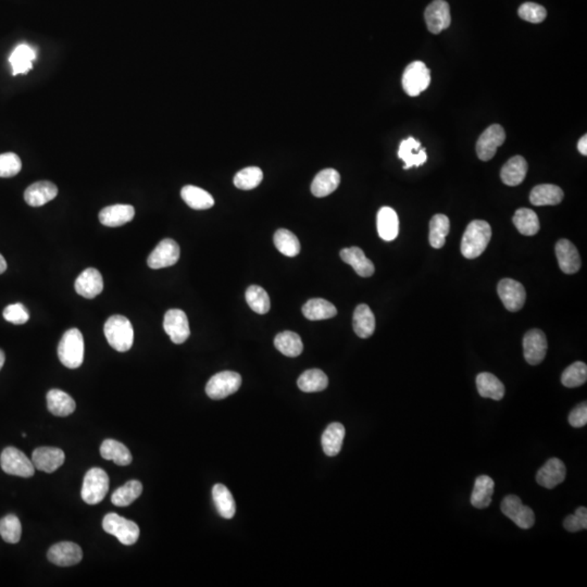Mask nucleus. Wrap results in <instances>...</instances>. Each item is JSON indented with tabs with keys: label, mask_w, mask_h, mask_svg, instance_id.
I'll list each match as a JSON object with an SVG mask.
<instances>
[{
	"label": "nucleus",
	"mask_w": 587,
	"mask_h": 587,
	"mask_svg": "<svg viewBox=\"0 0 587 587\" xmlns=\"http://www.w3.org/2000/svg\"><path fill=\"white\" fill-rule=\"evenodd\" d=\"M492 239V227L483 220H474L461 239V254L467 259H475L484 253Z\"/></svg>",
	"instance_id": "f257e3e1"
},
{
	"label": "nucleus",
	"mask_w": 587,
	"mask_h": 587,
	"mask_svg": "<svg viewBox=\"0 0 587 587\" xmlns=\"http://www.w3.org/2000/svg\"><path fill=\"white\" fill-rule=\"evenodd\" d=\"M107 340L117 352L130 350L134 342V330L129 319L123 316H112L107 320L104 328Z\"/></svg>",
	"instance_id": "f03ea898"
},
{
	"label": "nucleus",
	"mask_w": 587,
	"mask_h": 587,
	"mask_svg": "<svg viewBox=\"0 0 587 587\" xmlns=\"http://www.w3.org/2000/svg\"><path fill=\"white\" fill-rule=\"evenodd\" d=\"M58 357L69 369L82 366L84 361V338L78 328H70L64 333L58 346Z\"/></svg>",
	"instance_id": "7ed1b4c3"
},
{
	"label": "nucleus",
	"mask_w": 587,
	"mask_h": 587,
	"mask_svg": "<svg viewBox=\"0 0 587 587\" xmlns=\"http://www.w3.org/2000/svg\"><path fill=\"white\" fill-rule=\"evenodd\" d=\"M108 474L100 468L88 470L83 481L81 496L88 505H97L106 497L109 491Z\"/></svg>",
	"instance_id": "20e7f679"
},
{
	"label": "nucleus",
	"mask_w": 587,
	"mask_h": 587,
	"mask_svg": "<svg viewBox=\"0 0 587 587\" xmlns=\"http://www.w3.org/2000/svg\"><path fill=\"white\" fill-rule=\"evenodd\" d=\"M102 528L111 535L116 536L120 542L126 546L134 545L138 540L139 528L135 522L125 519L118 514L111 512L102 520Z\"/></svg>",
	"instance_id": "39448f33"
},
{
	"label": "nucleus",
	"mask_w": 587,
	"mask_h": 587,
	"mask_svg": "<svg viewBox=\"0 0 587 587\" xmlns=\"http://www.w3.org/2000/svg\"><path fill=\"white\" fill-rule=\"evenodd\" d=\"M0 466L4 472L20 478H31L35 473L32 460L16 447H7L0 456Z\"/></svg>",
	"instance_id": "423d86ee"
},
{
	"label": "nucleus",
	"mask_w": 587,
	"mask_h": 587,
	"mask_svg": "<svg viewBox=\"0 0 587 587\" xmlns=\"http://www.w3.org/2000/svg\"><path fill=\"white\" fill-rule=\"evenodd\" d=\"M403 88L411 97L419 96L429 88L431 71L422 61L411 62L403 74Z\"/></svg>",
	"instance_id": "0eeeda50"
},
{
	"label": "nucleus",
	"mask_w": 587,
	"mask_h": 587,
	"mask_svg": "<svg viewBox=\"0 0 587 587\" xmlns=\"http://www.w3.org/2000/svg\"><path fill=\"white\" fill-rule=\"evenodd\" d=\"M242 385V376L233 371H223L211 377L206 386L208 396L215 401L227 398L239 391Z\"/></svg>",
	"instance_id": "6e6552de"
},
{
	"label": "nucleus",
	"mask_w": 587,
	"mask_h": 587,
	"mask_svg": "<svg viewBox=\"0 0 587 587\" xmlns=\"http://www.w3.org/2000/svg\"><path fill=\"white\" fill-rule=\"evenodd\" d=\"M502 514L508 516L519 528L523 530L532 528L535 523L533 510L522 504L521 499L516 495H508L502 502Z\"/></svg>",
	"instance_id": "1a4fd4ad"
},
{
	"label": "nucleus",
	"mask_w": 587,
	"mask_h": 587,
	"mask_svg": "<svg viewBox=\"0 0 587 587\" xmlns=\"http://www.w3.org/2000/svg\"><path fill=\"white\" fill-rule=\"evenodd\" d=\"M506 133L502 125L488 126L478 139L477 155L482 161L491 160L496 155L498 147L505 143Z\"/></svg>",
	"instance_id": "9d476101"
},
{
	"label": "nucleus",
	"mask_w": 587,
	"mask_h": 587,
	"mask_svg": "<svg viewBox=\"0 0 587 587\" xmlns=\"http://www.w3.org/2000/svg\"><path fill=\"white\" fill-rule=\"evenodd\" d=\"M179 254L181 250L177 242L171 239H162L151 251L147 263L149 268L155 270L171 267L179 261Z\"/></svg>",
	"instance_id": "9b49d317"
},
{
	"label": "nucleus",
	"mask_w": 587,
	"mask_h": 587,
	"mask_svg": "<svg viewBox=\"0 0 587 587\" xmlns=\"http://www.w3.org/2000/svg\"><path fill=\"white\" fill-rule=\"evenodd\" d=\"M497 292L506 309L511 312L522 309L526 302V292L521 283L512 278H504L498 284Z\"/></svg>",
	"instance_id": "f8f14e48"
},
{
	"label": "nucleus",
	"mask_w": 587,
	"mask_h": 587,
	"mask_svg": "<svg viewBox=\"0 0 587 587\" xmlns=\"http://www.w3.org/2000/svg\"><path fill=\"white\" fill-rule=\"evenodd\" d=\"M547 338L542 331L534 328L524 335V358L530 366H538L544 360L547 354Z\"/></svg>",
	"instance_id": "ddd939ff"
},
{
	"label": "nucleus",
	"mask_w": 587,
	"mask_h": 587,
	"mask_svg": "<svg viewBox=\"0 0 587 587\" xmlns=\"http://www.w3.org/2000/svg\"><path fill=\"white\" fill-rule=\"evenodd\" d=\"M427 29L431 33L439 34L449 29L451 23V7L445 0L432 1L425 12Z\"/></svg>",
	"instance_id": "4468645a"
},
{
	"label": "nucleus",
	"mask_w": 587,
	"mask_h": 587,
	"mask_svg": "<svg viewBox=\"0 0 587 587\" xmlns=\"http://www.w3.org/2000/svg\"><path fill=\"white\" fill-rule=\"evenodd\" d=\"M163 328L174 344H183L191 335L189 319L186 314L181 309H171L167 312L163 320Z\"/></svg>",
	"instance_id": "2eb2a0df"
},
{
	"label": "nucleus",
	"mask_w": 587,
	"mask_h": 587,
	"mask_svg": "<svg viewBox=\"0 0 587 587\" xmlns=\"http://www.w3.org/2000/svg\"><path fill=\"white\" fill-rule=\"evenodd\" d=\"M48 560L59 567L76 566L83 558V552L76 542H61L54 544L48 550Z\"/></svg>",
	"instance_id": "dca6fc26"
},
{
	"label": "nucleus",
	"mask_w": 587,
	"mask_h": 587,
	"mask_svg": "<svg viewBox=\"0 0 587 587\" xmlns=\"http://www.w3.org/2000/svg\"><path fill=\"white\" fill-rule=\"evenodd\" d=\"M66 456L64 451L57 447H40L33 451L32 463L35 470L52 473L59 469L64 463Z\"/></svg>",
	"instance_id": "f3484780"
},
{
	"label": "nucleus",
	"mask_w": 587,
	"mask_h": 587,
	"mask_svg": "<svg viewBox=\"0 0 587 587\" xmlns=\"http://www.w3.org/2000/svg\"><path fill=\"white\" fill-rule=\"evenodd\" d=\"M567 469L564 461L552 458L545 463L536 474V482L542 487L552 490L566 480Z\"/></svg>",
	"instance_id": "a211bd4d"
},
{
	"label": "nucleus",
	"mask_w": 587,
	"mask_h": 587,
	"mask_svg": "<svg viewBox=\"0 0 587 587\" xmlns=\"http://www.w3.org/2000/svg\"><path fill=\"white\" fill-rule=\"evenodd\" d=\"M76 290L78 295L92 300L100 295L104 290V280L102 274L95 268L84 270L76 278Z\"/></svg>",
	"instance_id": "6ab92c4d"
},
{
	"label": "nucleus",
	"mask_w": 587,
	"mask_h": 587,
	"mask_svg": "<svg viewBox=\"0 0 587 587\" xmlns=\"http://www.w3.org/2000/svg\"><path fill=\"white\" fill-rule=\"evenodd\" d=\"M556 256L559 267L566 274H574L580 270L581 257L576 246L568 239H560L556 244Z\"/></svg>",
	"instance_id": "aec40b11"
},
{
	"label": "nucleus",
	"mask_w": 587,
	"mask_h": 587,
	"mask_svg": "<svg viewBox=\"0 0 587 587\" xmlns=\"http://www.w3.org/2000/svg\"><path fill=\"white\" fill-rule=\"evenodd\" d=\"M398 158L405 162L403 169L420 167L427 160V150L421 147V143L413 137L403 139L399 145Z\"/></svg>",
	"instance_id": "412c9836"
},
{
	"label": "nucleus",
	"mask_w": 587,
	"mask_h": 587,
	"mask_svg": "<svg viewBox=\"0 0 587 587\" xmlns=\"http://www.w3.org/2000/svg\"><path fill=\"white\" fill-rule=\"evenodd\" d=\"M57 195L58 187L54 183L40 181L26 189L24 199L31 207H42L56 198Z\"/></svg>",
	"instance_id": "4be33fe9"
},
{
	"label": "nucleus",
	"mask_w": 587,
	"mask_h": 587,
	"mask_svg": "<svg viewBox=\"0 0 587 587\" xmlns=\"http://www.w3.org/2000/svg\"><path fill=\"white\" fill-rule=\"evenodd\" d=\"M135 209L131 205H114L104 208L100 213V221L105 227H118L134 219Z\"/></svg>",
	"instance_id": "5701e85b"
},
{
	"label": "nucleus",
	"mask_w": 587,
	"mask_h": 587,
	"mask_svg": "<svg viewBox=\"0 0 587 587\" xmlns=\"http://www.w3.org/2000/svg\"><path fill=\"white\" fill-rule=\"evenodd\" d=\"M343 261L354 268L356 273L362 278H369L374 274L375 268L373 262L366 257L363 250L359 247L344 248L340 251Z\"/></svg>",
	"instance_id": "b1692460"
},
{
	"label": "nucleus",
	"mask_w": 587,
	"mask_h": 587,
	"mask_svg": "<svg viewBox=\"0 0 587 587\" xmlns=\"http://www.w3.org/2000/svg\"><path fill=\"white\" fill-rule=\"evenodd\" d=\"M377 232L381 239L394 241L398 236L399 220L396 211L391 207L381 208L377 213Z\"/></svg>",
	"instance_id": "393cba45"
},
{
	"label": "nucleus",
	"mask_w": 587,
	"mask_h": 587,
	"mask_svg": "<svg viewBox=\"0 0 587 587\" xmlns=\"http://www.w3.org/2000/svg\"><path fill=\"white\" fill-rule=\"evenodd\" d=\"M340 183V175L338 171L334 169H324L314 177L312 184V193L318 198L326 197L338 189Z\"/></svg>",
	"instance_id": "a878e982"
},
{
	"label": "nucleus",
	"mask_w": 587,
	"mask_h": 587,
	"mask_svg": "<svg viewBox=\"0 0 587 587\" xmlns=\"http://www.w3.org/2000/svg\"><path fill=\"white\" fill-rule=\"evenodd\" d=\"M528 173V162L522 156H514L502 167L500 177L504 184L516 186L521 184Z\"/></svg>",
	"instance_id": "bb28decb"
},
{
	"label": "nucleus",
	"mask_w": 587,
	"mask_h": 587,
	"mask_svg": "<svg viewBox=\"0 0 587 587\" xmlns=\"http://www.w3.org/2000/svg\"><path fill=\"white\" fill-rule=\"evenodd\" d=\"M47 407L54 415L68 417L76 411V403L66 391L50 389L47 393Z\"/></svg>",
	"instance_id": "cd10ccee"
},
{
	"label": "nucleus",
	"mask_w": 587,
	"mask_h": 587,
	"mask_svg": "<svg viewBox=\"0 0 587 587\" xmlns=\"http://www.w3.org/2000/svg\"><path fill=\"white\" fill-rule=\"evenodd\" d=\"M354 331L360 338H369L375 331V316L368 304L357 307L352 319Z\"/></svg>",
	"instance_id": "c85d7f7f"
},
{
	"label": "nucleus",
	"mask_w": 587,
	"mask_h": 587,
	"mask_svg": "<svg viewBox=\"0 0 587 587\" xmlns=\"http://www.w3.org/2000/svg\"><path fill=\"white\" fill-rule=\"evenodd\" d=\"M494 490H495V483L493 479L487 475H480L474 483L471 495L472 506L478 509L487 508L491 505Z\"/></svg>",
	"instance_id": "c756f323"
},
{
	"label": "nucleus",
	"mask_w": 587,
	"mask_h": 587,
	"mask_svg": "<svg viewBox=\"0 0 587 587\" xmlns=\"http://www.w3.org/2000/svg\"><path fill=\"white\" fill-rule=\"evenodd\" d=\"M564 196V191L557 185L542 184L532 189L530 201L534 206H555L562 203Z\"/></svg>",
	"instance_id": "7c9ffc66"
},
{
	"label": "nucleus",
	"mask_w": 587,
	"mask_h": 587,
	"mask_svg": "<svg viewBox=\"0 0 587 587\" xmlns=\"http://www.w3.org/2000/svg\"><path fill=\"white\" fill-rule=\"evenodd\" d=\"M181 196L186 205L195 211H206V209H211L215 205V199L211 194L194 185H186L183 187Z\"/></svg>",
	"instance_id": "2f4dec72"
},
{
	"label": "nucleus",
	"mask_w": 587,
	"mask_h": 587,
	"mask_svg": "<svg viewBox=\"0 0 587 587\" xmlns=\"http://www.w3.org/2000/svg\"><path fill=\"white\" fill-rule=\"evenodd\" d=\"M477 387L479 394L484 398L502 401L505 396V386L502 381L492 373H480L477 376Z\"/></svg>",
	"instance_id": "473e14b6"
},
{
	"label": "nucleus",
	"mask_w": 587,
	"mask_h": 587,
	"mask_svg": "<svg viewBox=\"0 0 587 587\" xmlns=\"http://www.w3.org/2000/svg\"><path fill=\"white\" fill-rule=\"evenodd\" d=\"M302 314L308 320L319 321L334 318L338 314V309L332 302L322 298H314L308 300L302 307Z\"/></svg>",
	"instance_id": "72a5a7b5"
},
{
	"label": "nucleus",
	"mask_w": 587,
	"mask_h": 587,
	"mask_svg": "<svg viewBox=\"0 0 587 587\" xmlns=\"http://www.w3.org/2000/svg\"><path fill=\"white\" fill-rule=\"evenodd\" d=\"M100 455L104 459L114 460V463L121 467L131 465L132 455L126 446L114 439H106L100 446Z\"/></svg>",
	"instance_id": "f704fd0d"
},
{
	"label": "nucleus",
	"mask_w": 587,
	"mask_h": 587,
	"mask_svg": "<svg viewBox=\"0 0 587 587\" xmlns=\"http://www.w3.org/2000/svg\"><path fill=\"white\" fill-rule=\"evenodd\" d=\"M35 58V52L30 46L25 44L18 46L9 58L13 76L28 73L33 68V61Z\"/></svg>",
	"instance_id": "c9c22d12"
},
{
	"label": "nucleus",
	"mask_w": 587,
	"mask_h": 587,
	"mask_svg": "<svg viewBox=\"0 0 587 587\" xmlns=\"http://www.w3.org/2000/svg\"><path fill=\"white\" fill-rule=\"evenodd\" d=\"M345 427L340 423L335 422L328 425L322 435V447L324 453L330 457L340 453L345 437Z\"/></svg>",
	"instance_id": "e433bc0d"
},
{
	"label": "nucleus",
	"mask_w": 587,
	"mask_h": 587,
	"mask_svg": "<svg viewBox=\"0 0 587 587\" xmlns=\"http://www.w3.org/2000/svg\"><path fill=\"white\" fill-rule=\"evenodd\" d=\"M213 497L220 516L225 519H232L235 516V500L227 486L217 484L213 488Z\"/></svg>",
	"instance_id": "4c0bfd02"
},
{
	"label": "nucleus",
	"mask_w": 587,
	"mask_h": 587,
	"mask_svg": "<svg viewBox=\"0 0 587 587\" xmlns=\"http://www.w3.org/2000/svg\"><path fill=\"white\" fill-rule=\"evenodd\" d=\"M274 345L278 352L292 358L300 356L304 350V344L300 335L290 331H285L276 335L274 338Z\"/></svg>",
	"instance_id": "58836bf2"
},
{
	"label": "nucleus",
	"mask_w": 587,
	"mask_h": 587,
	"mask_svg": "<svg viewBox=\"0 0 587 587\" xmlns=\"http://www.w3.org/2000/svg\"><path fill=\"white\" fill-rule=\"evenodd\" d=\"M512 221H514V225H516V229L522 235H535L540 229L538 215L533 211L528 209V208L518 209L514 213Z\"/></svg>",
	"instance_id": "ea45409f"
},
{
	"label": "nucleus",
	"mask_w": 587,
	"mask_h": 587,
	"mask_svg": "<svg viewBox=\"0 0 587 587\" xmlns=\"http://www.w3.org/2000/svg\"><path fill=\"white\" fill-rule=\"evenodd\" d=\"M298 387L304 393H316L328 387V379L324 371L319 369L307 370L300 375L297 381Z\"/></svg>",
	"instance_id": "a19ab883"
},
{
	"label": "nucleus",
	"mask_w": 587,
	"mask_h": 587,
	"mask_svg": "<svg viewBox=\"0 0 587 587\" xmlns=\"http://www.w3.org/2000/svg\"><path fill=\"white\" fill-rule=\"evenodd\" d=\"M142 483L136 480L129 481L121 486L111 496V502L117 507H128L142 495Z\"/></svg>",
	"instance_id": "79ce46f5"
},
{
	"label": "nucleus",
	"mask_w": 587,
	"mask_h": 587,
	"mask_svg": "<svg viewBox=\"0 0 587 587\" xmlns=\"http://www.w3.org/2000/svg\"><path fill=\"white\" fill-rule=\"evenodd\" d=\"M451 230V221L444 215H435L429 221V241L432 247L439 249L446 243V236Z\"/></svg>",
	"instance_id": "37998d69"
},
{
	"label": "nucleus",
	"mask_w": 587,
	"mask_h": 587,
	"mask_svg": "<svg viewBox=\"0 0 587 587\" xmlns=\"http://www.w3.org/2000/svg\"><path fill=\"white\" fill-rule=\"evenodd\" d=\"M274 245L280 253L287 257H295L300 253V239L288 230L280 229L275 232Z\"/></svg>",
	"instance_id": "c03bdc74"
},
{
	"label": "nucleus",
	"mask_w": 587,
	"mask_h": 587,
	"mask_svg": "<svg viewBox=\"0 0 587 587\" xmlns=\"http://www.w3.org/2000/svg\"><path fill=\"white\" fill-rule=\"evenodd\" d=\"M246 302L248 306L256 312V314H266L269 312L270 297L268 292L258 285H251L246 290Z\"/></svg>",
	"instance_id": "a18cd8bd"
},
{
	"label": "nucleus",
	"mask_w": 587,
	"mask_h": 587,
	"mask_svg": "<svg viewBox=\"0 0 587 587\" xmlns=\"http://www.w3.org/2000/svg\"><path fill=\"white\" fill-rule=\"evenodd\" d=\"M263 179V172L258 167H248L236 173L234 185L237 189L249 191L256 189Z\"/></svg>",
	"instance_id": "49530a36"
},
{
	"label": "nucleus",
	"mask_w": 587,
	"mask_h": 587,
	"mask_svg": "<svg viewBox=\"0 0 587 587\" xmlns=\"http://www.w3.org/2000/svg\"><path fill=\"white\" fill-rule=\"evenodd\" d=\"M22 526L15 514H8L0 519V536L9 544H17L21 540Z\"/></svg>",
	"instance_id": "de8ad7c7"
},
{
	"label": "nucleus",
	"mask_w": 587,
	"mask_h": 587,
	"mask_svg": "<svg viewBox=\"0 0 587 587\" xmlns=\"http://www.w3.org/2000/svg\"><path fill=\"white\" fill-rule=\"evenodd\" d=\"M587 380V366L584 362L576 361L569 366L562 373V383L569 389L582 386Z\"/></svg>",
	"instance_id": "09e8293b"
},
{
	"label": "nucleus",
	"mask_w": 587,
	"mask_h": 587,
	"mask_svg": "<svg viewBox=\"0 0 587 587\" xmlns=\"http://www.w3.org/2000/svg\"><path fill=\"white\" fill-rule=\"evenodd\" d=\"M519 17L524 21L530 22V23H542L546 17H547V11L542 6L538 5L535 3H524L520 6Z\"/></svg>",
	"instance_id": "8fccbe9b"
},
{
	"label": "nucleus",
	"mask_w": 587,
	"mask_h": 587,
	"mask_svg": "<svg viewBox=\"0 0 587 587\" xmlns=\"http://www.w3.org/2000/svg\"><path fill=\"white\" fill-rule=\"evenodd\" d=\"M21 169V159L15 153L0 155V177H16Z\"/></svg>",
	"instance_id": "3c124183"
},
{
	"label": "nucleus",
	"mask_w": 587,
	"mask_h": 587,
	"mask_svg": "<svg viewBox=\"0 0 587 587\" xmlns=\"http://www.w3.org/2000/svg\"><path fill=\"white\" fill-rule=\"evenodd\" d=\"M3 316L6 321H8L10 324H17V326L26 324L30 319L29 312L24 307V304H20V302L6 307Z\"/></svg>",
	"instance_id": "603ef678"
},
{
	"label": "nucleus",
	"mask_w": 587,
	"mask_h": 587,
	"mask_svg": "<svg viewBox=\"0 0 587 587\" xmlns=\"http://www.w3.org/2000/svg\"><path fill=\"white\" fill-rule=\"evenodd\" d=\"M564 526L571 533H576L581 530L587 528V509L580 507L576 509V514L567 516L564 521Z\"/></svg>",
	"instance_id": "864d4df0"
},
{
	"label": "nucleus",
	"mask_w": 587,
	"mask_h": 587,
	"mask_svg": "<svg viewBox=\"0 0 587 587\" xmlns=\"http://www.w3.org/2000/svg\"><path fill=\"white\" fill-rule=\"evenodd\" d=\"M569 423L573 427H583L587 423V403H582L571 411L569 415Z\"/></svg>",
	"instance_id": "5fc2aeb1"
},
{
	"label": "nucleus",
	"mask_w": 587,
	"mask_h": 587,
	"mask_svg": "<svg viewBox=\"0 0 587 587\" xmlns=\"http://www.w3.org/2000/svg\"><path fill=\"white\" fill-rule=\"evenodd\" d=\"M578 149L581 153H582L583 156H587V136L584 135V136L581 137L580 141L578 143Z\"/></svg>",
	"instance_id": "6e6d98bb"
},
{
	"label": "nucleus",
	"mask_w": 587,
	"mask_h": 587,
	"mask_svg": "<svg viewBox=\"0 0 587 587\" xmlns=\"http://www.w3.org/2000/svg\"><path fill=\"white\" fill-rule=\"evenodd\" d=\"M6 270H7V262H6L3 255L0 254V274H3L4 272H6Z\"/></svg>",
	"instance_id": "4d7b16f0"
},
{
	"label": "nucleus",
	"mask_w": 587,
	"mask_h": 587,
	"mask_svg": "<svg viewBox=\"0 0 587 587\" xmlns=\"http://www.w3.org/2000/svg\"><path fill=\"white\" fill-rule=\"evenodd\" d=\"M5 352H4L3 350H1V349H0V370H1V368H3L4 367V364H5Z\"/></svg>",
	"instance_id": "13d9d810"
}]
</instances>
